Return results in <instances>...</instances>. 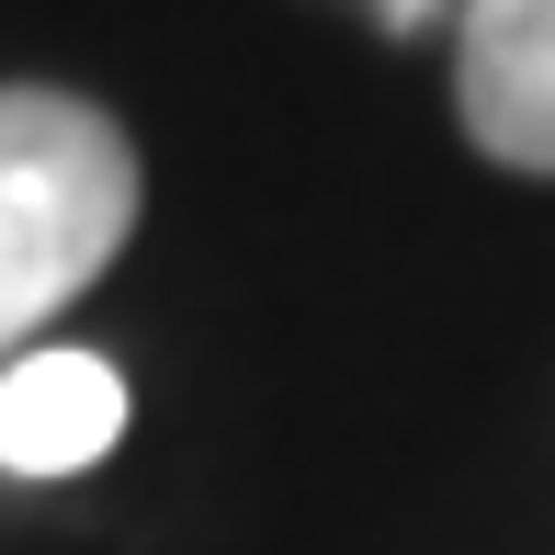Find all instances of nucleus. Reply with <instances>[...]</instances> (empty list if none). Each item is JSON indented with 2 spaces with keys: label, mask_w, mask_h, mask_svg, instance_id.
<instances>
[{
  "label": "nucleus",
  "mask_w": 555,
  "mask_h": 555,
  "mask_svg": "<svg viewBox=\"0 0 555 555\" xmlns=\"http://www.w3.org/2000/svg\"><path fill=\"white\" fill-rule=\"evenodd\" d=\"M137 227V147L68 91H0V374Z\"/></svg>",
  "instance_id": "1"
},
{
  "label": "nucleus",
  "mask_w": 555,
  "mask_h": 555,
  "mask_svg": "<svg viewBox=\"0 0 555 555\" xmlns=\"http://www.w3.org/2000/svg\"><path fill=\"white\" fill-rule=\"evenodd\" d=\"M453 103L488 159L555 170V0H465Z\"/></svg>",
  "instance_id": "2"
},
{
  "label": "nucleus",
  "mask_w": 555,
  "mask_h": 555,
  "mask_svg": "<svg viewBox=\"0 0 555 555\" xmlns=\"http://www.w3.org/2000/svg\"><path fill=\"white\" fill-rule=\"evenodd\" d=\"M125 431V386L91 351H23L0 374V465L12 476H80Z\"/></svg>",
  "instance_id": "3"
}]
</instances>
